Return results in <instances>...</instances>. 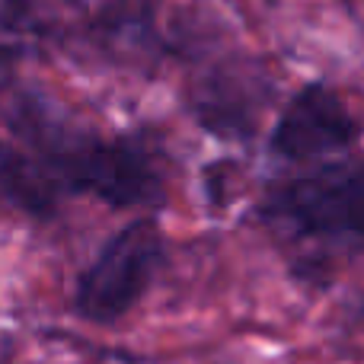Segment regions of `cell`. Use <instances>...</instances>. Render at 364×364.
Segmentation results:
<instances>
[{"label": "cell", "instance_id": "obj_2", "mask_svg": "<svg viewBox=\"0 0 364 364\" xmlns=\"http://www.w3.org/2000/svg\"><path fill=\"white\" fill-rule=\"evenodd\" d=\"M164 262V233L154 220L122 227L83 269L74 307L90 323H115L144 297Z\"/></svg>", "mask_w": 364, "mask_h": 364}, {"label": "cell", "instance_id": "obj_1", "mask_svg": "<svg viewBox=\"0 0 364 364\" xmlns=\"http://www.w3.org/2000/svg\"><path fill=\"white\" fill-rule=\"evenodd\" d=\"M275 237L314 256H355L364 250V160H336L288 179L262 201Z\"/></svg>", "mask_w": 364, "mask_h": 364}, {"label": "cell", "instance_id": "obj_3", "mask_svg": "<svg viewBox=\"0 0 364 364\" xmlns=\"http://www.w3.org/2000/svg\"><path fill=\"white\" fill-rule=\"evenodd\" d=\"M358 134L348 106L323 83H307L284 106L272 132V154L282 160H314L346 151Z\"/></svg>", "mask_w": 364, "mask_h": 364}]
</instances>
